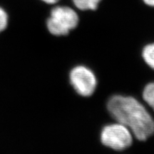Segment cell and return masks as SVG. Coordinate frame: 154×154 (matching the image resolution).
<instances>
[{
    "label": "cell",
    "instance_id": "1",
    "mask_svg": "<svg viewBox=\"0 0 154 154\" xmlns=\"http://www.w3.org/2000/svg\"><path fill=\"white\" fill-rule=\"evenodd\" d=\"M107 109L117 122L129 128L136 138L145 140L154 134V120L144 106L131 96L115 95L109 99Z\"/></svg>",
    "mask_w": 154,
    "mask_h": 154
},
{
    "label": "cell",
    "instance_id": "2",
    "mask_svg": "<svg viewBox=\"0 0 154 154\" xmlns=\"http://www.w3.org/2000/svg\"><path fill=\"white\" fill-rule=\"evenodd\" d=\"M79 21L78 14L74 9L66 6H58L51 11L47 25L51 34L63 36L74 29Z\"/></svg>",
    "mask_w": 154,
    "mask_h": 154
},
{
    "label": "cell",
    "instance_id": "3",
    "mask_svg": "<svg viewBox=\"0 0 154 154\" xmlns=\"http://www.w3.org/2000/svg\"><path fill=\"white\" fill-rule=\"evenodd\" d=\"M101 140L107 147L121 151L131 145L133 134L128 127L116 122L103 127L101 133Z\"/></svg>",
    "mask_w": 154,
    "mask_h": 154
},
{
    "label": "cell",
    "instance_id": "4",
    "mask_svg": "<svg viewBox=\"0 0 154 154\" xmlns=\"http://www.w3.org/2000/svg\"><path fill=\"white\" fill-rule=\"evenodd\" d=\"M73 88L82 96H91L97 86V79L90 69L84 66H77L71 71L69 75Z\"/></svg>",
    "mask_w": 154,
    "mask_h": 154
},
{
    "label": "cell",
    "instance_id": "5",
    "mask_svg": "<svg viewBox=\"0 0 154 154\" xmlns=\"http://www.w3.org/2000/svg\"><path fill=\"white\" fill-rule=\"evenodd\" d=\"M74 5L81 10H96L101 0H72Z\"/></svg>",
    "mask_w": 154,
    "mask_h": 154
},
{
    "label": "cell",
    "instance_id": "6",
    "mask_svg": "<svg viewBox=\"0 0 154 154\" xmlns=\"http://www.w3.org/2000/svg\"><path fill=\"white\" fill-rule=\"evenodd\" d=\"M142 56L145 62L154 70V43L148 44L143 48Z\"/></svg>",
    "mask_w": 154,
    "mask_h": 154
},
{
    "label": "cell",
    "instance_id": "7",
    "mask_svg": "<svg viewBox=\"0 0 154 154\" xmlns=\"http://www.w3.org/2000/svg\"><path fill=\"white\" fill-rule=\"evenodd\" d=\"M143 97L144 101L154 111V82L149 83L145 86L143 91Z\"/></svg>",
    "mask_w": 154,
    "mask_h": 154
},
{
    "label": "cell",
    "instance_id": "8",
    "mask_svg": "<svg viewBox=\"0 0 154 154\" xmlns=\"http://www.w3.org/2000/svg\"><path fill=\"white\" fill-rule=\"evenodd\" d=\"M7 22H8V17L7 13L0 7V32L5 30L7 27Z\"/></svg>",
    "mask_w": 154,
    "mask_h": 154
},
{
    "label": "cell",
    "instance_id": "9",
    "mask_svg": "<svg viewBox=\"0 0 154 154\" xmlns=\"http://www.w3.org/2000/svg\"><path fill=\"white\" fill-rule=\"evenodd\" d=\"M143 1L148 6L154 7V0H143Z\"/></svg>",
    "mask_w": 154,
    "mask_h": 154
},
{
    "label": "cell",
    "instance_id": "10",
    "mask_svg": "<svg viewBox=\"0 0 154 154\" xmlns=\"http://www.w3.org/2000/svg\"><path fill=\"white\" fill-rule=\"evenodd\" d=\"M42 1H43L44 2H45L47 4H50V5H52V4L57 3V2L59 1V0H42Z\"/></svg>",
    "mask_w": 154,
    "mask_h": 154
}]
</instances>
